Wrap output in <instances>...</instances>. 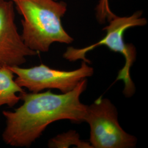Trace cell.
<instances>
[{"label":"cell","mask_w":148,"mask_h":148,"mask_svg":"<svg viewBox=\"0 0 148 148\" xmlns=\"http://www.w3.org/2000/svg\"><path fill=\"white\" fill-rule=\"evenodd\" d=\"M87 85L85 79L65 93L57 95L50 90L19 93L23 104L13 111L2 112L6 120L2 134L3 142L12 147H29L54 122L84 121L87 106L81 102L80 96Z\"/></svg>","instance_id":"1"},{"label":"cell","mask_w":148,"mask_h":148,"mask_svg":"<svg viewBox=\"0 0 148 148\" xmlns=\"http://www.w3.org/2000/svg\"><path fill=\"white\" fill-rule=\"evenodd\" d=\"M21 20V36L30 49L47 52L53 43L70 44L74 39L64 29L62 18L67 5L58 0H14Z\"/></svg>","instance_id":"2"},{"label":"cell","mask_w":148,"mask_h":148,"mask_svg":"<svg viewBox=\"0 0 148 148\" xmlns=\"http://www.w3.org/2000/svg\"><path fill=\"white\" fill-rule=\"evenodd\" d=\"M109 21V24L104 28L106 34L98 42L82 48L69 47L63 54V57L70 62L82 60L90 63L86 58V54L101 46H105L114 52L120 53L125 59L123 67L119 72L116 81H122L124 83L123 95L126 97H132L135 93L136 87L131 77L130 70L134 63L137 52L132 44L126 43L124 34L128 29L136 27H143L147 24V21L142 17V11H137L128 16H115Z\"/></svg>","instance_id":"3"},{"label":"cell","mask_w":148,"mask_h":148,"mask_svg":"<svg viewBox=\"0 0 148 148\" xmlns=\"http://www.w3.org/2000/svg\"><path fill=\"white\" fill-rule=\"evenodd\" d=\"M84 121L90 125V143L92 148H132L136 146L137 138L121 127L116 108L107 98L101 97L87 106Z\"/></svg>","instance_id":"4"},{"label":"cell","mask_w":148,"mask_h":148,"mask_svg":"<svg viewBox=\"0 0 148 148\" xmlns=\"http://www.w3.org/2000/svg\"><path fill=\"white\" fill-rule=\"evenodd\" d=\"M82 61L79 69L63 71L52 69L41 64L30 68L9 67L16 76L17 84L31 92H39L47 89H56L67 93L74 89L79 82L94 74V69Z\"/></svg>","instance_id":"5"},{"label":"cell","mask_w":148,"mask_h":148,"mask_svg":"<svg viewBox=\"0 0 148 148\" xmlns=\"http://www.w3.org/2000/svg\"><path fill=\"white\" fill-rule=\"evenodd\" d=\"M37 52L27 47L18 32L13 2L0 1V68L21 66Z\"/></svg>","instance_id":"6"},{"label":"cell","mask_w":148,"mask_h":148,"mask_svg":"<svg viewBox=\"0 0 148 148\" xmlns=\"http://www.w3.org/2000/svg\"><path fill=\"white\" fill-rule=\"evenodd\" d=\"M14 75L9 67L0 68V107L3 105L13 107L21 101L17 93L24 90L17 84Z\"/></svg>","instance_id":"7"},{"label":"cell","mask_w":148,"mask_h":148,"mask_svg":"<svg viewBox=\"0 0 148 148\" xmlns=\"http://www.w3.org/2000/svg\"><path fill=\"white\" fill-rule=\"evenodd\" d=\"M49 148H66L70 147L76 148H92L90 142L81 140L79 133L71 130L58 134L51 139L48 144Z\"/></svg>","instance_id":"8"},{"label":"cell","mask_w":148,"mask_h":148,"mask_svg":"<svg viewBox=\"0 0 148 148\" xmlns=\"http://www.w3.org/2000/svg\"><path fill=\"white\" fill-rule=\"evenodd\" d=\"M96 10L97 18L101 24H104L106 20L110 21L116 16L111 12L109 0H100Z\"/></svg>","instance_id":"9"},{"label":"cell","mask_w":148,"mask_h":148,"mask_svg":"<svg viewBox=\"0 0 148 148\" xmlns=\"http://www.w3.org/2000/svg\"><path fill=\"white\" fill-rule=\"evenodd\" d=\"M0 1H12V2H13V1H14V0H0Z\"/></svg>","instance_id":"10"}]
</instances>
